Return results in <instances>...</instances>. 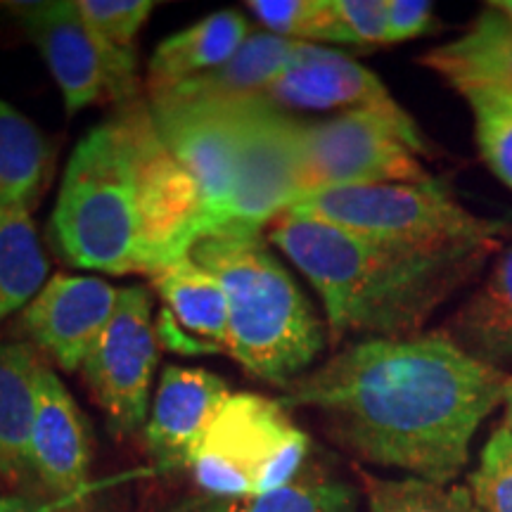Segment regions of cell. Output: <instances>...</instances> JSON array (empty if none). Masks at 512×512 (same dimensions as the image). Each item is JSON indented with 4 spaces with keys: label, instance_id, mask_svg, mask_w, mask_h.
I'll return each mask as SVG.
<instances>
[{
    "label": "cell",
    "instance_id": "obj_1",
    "mask_svg": "<svg viewBox=\"0 0 512 512\" xmlns=\"http://www.w3.org/2000/svg\"><path fill=\"white\" fill-rule=\"evenodd\" d=\"M505 380L446 332H432L349 344L278 401L316 413L325 434L363 463L453 484L479 425L503 403Z\"/></svg>",
    "mask_w": 512,
    "mask_h": 512
},
{
    "label": "cell",
    "instance_id": "obj_2",
    "mask_svg": "<svg viewBox=\"0 0 512 512\" xmlns=\"http://www.w3.org/2000/svg\"><path fill=\"white\" fill-rule=\"evenodd\" d=\"M268 240L316 287L332 344L347 335L418 337L434 311L470 285L501 249V242H477L413 252L294 214L278 216Z\"/></svg>",
    "mask_w": 512,
    "mask_h": 512
},
{
    "label": "cell",
    "instance_id": "obj_3",
    "mask_svg": "<svg viewBox=\"0 0 512 512\" xmlns=\"http://www.w3.org/2000/svg\"><path fill=\"white\" fill-rule=\"evenodd\" d=\"M228 297L223 354L249 375L290 387L325 347V325L290 271L259 235H207L190 249Z\"/></svg>",
    "mask_w": 512,
    "mask_h": 512
},
{
    "label": "cell",
    "instance_id": "obj_4",
    "mask_svg": "<svg viewBox=\"0 0 512 512\" xmlns=\"http://www.w3.org/2000/svg\"><path fill=\"white\" fill-rule=\"evenodd\" d=\"M53 240L76 268L147 273L136 147L121 110L91 128L69 157L53 211Z\"/></svg>",
    "mask_w": 512,
    "mask_h": 512
},
{
    "label": "cell",
    "instance_id": "obj_5",
    "mask_svg": "<svg viewBox=\"0 0 512 512\" xmlns=\"http://www.w3.org/2000/svg\"><path fill=\"white\" fill-rule=\"evenodd\" d=\"M285 214L306 216L384 247L441 252L477 242H503L505 221L482 219L460 204L446 183L349 185L299 197Z\"/></svg>",
    "mask_w": 512,
    "mask_h": 512
},
{
    "label": "cell",
    "instance_id": "obj_6",
    "mask_svg": "<svg viewBox=\"0 0 512 512\" xmlns=\"http://www.w3.org/2000/svg\"><path fill=\"white\" fill-rule=\"evenodd\" d=\"M309 451V434L278 399L233 392L204 432L190 472L202 494L266 496L302 475Z\"/></svg>",
    "mask_w": 512,
    "mask_h": 512
},
{
    "label": "cell",
    "instance_id": "obj_7",
    "mask_svg": "<svg viewBox=\"0 0 512 512\" xmlns=\"http://www.w3.org/2000/svg\"><path fill=\"white\" fill-rule=\"evenodd\" d=\"M430 145L406 110H349L304 126L302 195L377 183H425Z\"/></svg>",
    "mask_w": 512,
    "mask_h": 512
},
{
    "label": "cell",
    "instance_id": "obj_8",
    "mask_svg": "<svg viewBox=\"0 0 512 512\" xmlns=\"http://www.w3.org/2000/svg\"><path fill=\"white\" fill-rule=\"evenodd\" d=\"M10 12L53 74L69 117L98 102L138 98L136 50L114 48L95 34L76 0L12 3Z\"/></svg>",
    "mask_w": 512,
    "mask_h": 512
},
{
    "label": "cell",
    "instance_id": "obj_9",
    "mask_svg": "<svg viewBox=\"0 0 512 512\" xmlns=\"http://www.w3.org/2000/svg\"><path fill=\"white\" fill-rule=\"evenodd\" d=\"M304 126L261 95L240 100L238 176L228 221L216 235H259L299 200Z\"/></svg>",
    "mask_w": 512,
    "mask_h": 512
},
{
    "label": "cell",
    "instance_id": "obj_10",
    "mask_svg": "<svg viewBox=\"0 0 512 512\" xmlns=\"http://www.w3.org/2000/svg\"><path fill=\"white\" fill-rule=\"evenodd\" d=\"M155 302L143 285L119 290L112 318L88 351L81 373L107 425L131 437L147 425L150 389L159 358Z\"/></svg>",
    "mask_w": 512,
    "mask_h": 512
},
{
    "label": "cell",
    "instance_id": "obj_11",
    "mask_svg": "<svg viewBox=\"0 0 512 512\" xmlns=\"http://www.w3.org/2000/svg\"><path fill=\"white\" fill-rule=\"evenodd\" d=\"M136 147L140 233L147 275L183 259L204 238V207L197 185L159 138L150 105L136 98L119 105Z\"/></svg>",
    "mask_w": 512,
    "mask_h": 512
},
{
    "label": "cell",
    "instance_id": "obj_12",
    "mask_svg": "<svg viewBox=\"0 0 512 512\" xmlns=\"http://www.w3.org/2000/svg\"><path fill=\"white\" fill-rule=\"evenodd\" d=\"M240 100H150L159 138L202 195L204 238L221 233L233 202Z\"/></svg>",
    "mask_w": 512,
    "mask_h": 512
},
{
    "label": "cell",
    "instance_id": "obj_13",
    "mask_svg": "<svg viewBox=\"0 0 512 512\" xmlns=\"http://www.w3.org/2000/svg\"><path fill=\"white\" fill-rule=\"evenodd\" d=\"M119 290L95 275H53L22 309L19 328L64 373H76L117 306Z\"/></svg>",
    "mask_w": 512,
    "mask_h": 512
},
{
    "label": "cell",
    "instance_id": "obj_14",
    "mask_svg": "<svg viewBox=\"0 0 512 512\" xmlns=\"http://www.w3.org/2000/svg\"><path fill=\"white\" fill-rule=\"evenodd\" d=\"M29 451L38 494L50 498L88 494L93 465L91 425L74 396L48 366L38 373Z\"/></svg>",
    "mask_w": 512,
    "mask_h": 512
},
{
    "label": "cell",
    "instance_id": "obj_15",
    "mask_svg": "<svg viewBox=\"0 0 512 512\" xmlns=\"http://www.w3.org/2000/svg\"><path fill=\"white\" fill-rule=\"evenodd\" d=\"M230 392L223 377L202 368L166 366L145 425L147 453L159 472L190 470L192 456Z\"/></svg>",
    "mask_w": 512,
    "mask_h": 512
},
{
    "label": "cell",
    "instance_id": "obj_16",
    "mask_svg": "<svg viewBox=\"0 0 512 512\" xmlns=\"http://www.w3.org/2000/svg\"><path fill=\"white\" fill-rule=\"evenodd\" d=\"M261 98L280 110H401L380 76L339 50L313 43L299 46L290 67Z\"/></svg>",
    "mask_w": 512,
    "mask_h": 512
},
{
    "label": "cell",
    "instance_id": "obj_17",
    "mask_svg": "<svg viewBox=\"0 0 512 512\" xmlns=\"http://www.w3.org/2000/svg\"><path fill=\"white\" fill-rule=\"evenodd\" d=\"M420 62L463 95H512V24L486 5L463 36L425 53Z\"/></svg>",
    "mask_w": 512,
    "mask_h": 512
},
{
    "label": "cell",
    "instance_id": "obj_18",
    "mask_svg": "<svg viewBox=\"0 0 512 512\" xmlns=\"http://www.w3.org/2000/svg\"><path fill=\"white\" fill-rule=\"evenodd\" d=\"M249 38L242 12L219 10L192 27L164 38L147 62V93L162 95L185 81L214 72L238 53Z\"/></svg>",
    "mask_w": 512,
    "mask_h": 512
},
{
    "label": "cell",
    "instance_id": "obj_19",
    "mask_svg": "<svg viewBox=\"0 0 512 512\" xmlns=\"http://www.w3.org/2000/svg\"><path fill=\"white\" fill-rule=\"evenodd\" d=\"M41 368L27 344L0 342V479L24 494H38L29 439Z\"/></svg>",
    "mask_w": 512,
    "mask_h": 512
},
{
    "label": "cell",
    "instance_id": "obj_20",
    "mask_svg": "<svg viewBox=\"0 0 512 512\" xmlns=\"http://www.w3.org/2000/svg\"><path fill=\"white\" fill-rule=\"evenodd\" d=\"M448 337L486 366H512V247L448 323Z\"/></svg>",
    "mask_w": 512,
    "mask_h": 512
},
{
    "label": "cell",
    "instance_id": "obj_21",
    "mask_svg": "<svg viewBox=\"0 0 512 512\" xmlns=\"http://www.w3.org/2000/svg\"><path fill=\"white\" fill-rule=\"evenodd\" d=\"M302 43L268 31L249 34L238 53L214 72L185 81L150 100H238L264 95L290 67Z\"/></svg>",
    "mask_w": 512,
    "mask_h": 512
},
{
    "label": "cell",
    "instance_id": "obj_22",
    "mask_svg": "<svg viewBox=\"0 0 512 512\" xmlns=\"http://www.w3.org/2000/svg\"><path fill=\"white\" fill-rule=\"evenodd\" d=\"M159 512H358V491L344 479L306 465L302 475L266 496L192 494Z\"/></svg>",
    "mask_w": 512,
    "mask_h": 512
},
{
    "label": "cell",
    "instance_id": "obj_23",
    "mask_svg": "<svg viewBox=\"0 0 512 512\" xmlns=\"http://www.w3.org/2000/svg\"><path fill=\"white\" fill-rule=\"evenodd\" d=\"M152 287L164 299L166 311L176 318L190 337L223 349L228 332V297L214 273L197 264L192 256L171 261L150 275Z\"/></svg>",
    "mask_w": 512,
    "mask_h": 512
},
{
    "label": "cell",
    "instance_id": "obj_24",
    "mask_svg": "<svg viewBox=\"0 0 512 512\" xmlns=\"http://www.w3.org/2000/svg\"><path fill=\"white\" fill-rule=\"evenodd\" d=\"M53 152L34 121L0 100V207L34 211L48 185Z\"/></svg>",
    "mask_w": 512,
    "mask_h": 512
},
{
    "label": "cell",
    "instance_id": "obj_25",
    "mask_svg": "<svg viewBox=\"0 0 512 512\" xmlns=\"http://www.w3.org/2000/svg\"><path fill=\"white\" fill-rule=\"evenodd\" d=\"M48 259L31 211L0 207V323L48 283Z\"/></svg>",
    "mask_w": 512,
    "mask_h": 512
},
{
    "label": "cell",
    "instance_id": "obj_26",
    "mask_svg": "<svg viewBox=\"0 0 512 512\" xmlns=\"http://www.w3.org/2000/svg\"><path fill=\"white\" fill-rule=\"evenodd\" d=\"M363 477L368 512H479L470 486L430 479Z\"/></svg>",
    "mask_w": 512,
    "mask_h": 512
},
{
    "label": "cell",
    "instance_id": "obj_27",
    "mask_svg": "<svg viewBox=\"0 0 512 512\" xmlns=\"http://www.w3.org/2000/svg\"><path fill=\"white\" fill-rule=\"evenodd\" d=\"M247 8L268 34L299 43H335L337 27L330 0H249Z\"/></svg>",
    "mask_w": 512,
    "mask_h": 512
},
{
    "label": "cell",
    "instance_id": "obj_28",
    "mask_svg": "<svg viewBox=\"0 0 512 512\" xmlns=\"http://www.w3.org/2000/svg\"><path fill=\"white\" fill-rule=\"evenodd\" d=\"M486 166L512 190V110L494 93H467Z\"/></svg>",
    "mask_w": 512,
    "mask_h": 512
},
{
    "label": "cell",
    "instance_id": "obj_29",
    "mask_svg": "<svg viewBox=\"0 0 512 512\" xmlns=\"http://www.w3.org/2000/svg\"><path fill=\"white\" fill-rule=\"evenodd\" d=\"M81 17L100 38L114 48L136 50V36L150 17V0H76Z\"/></svg>",
    "mask_w": 512,
    "mask_h": 512
},
{
    "label": "cell",
    "instance_id": "obj_30",
    "mask_svg": "<svg viewBox=\"0 0 512 512\" xmlns=\"http://www.w3.org/2000/svg\"><path fill=\"white\" fill-rule=\"evenodd\" d=\"M337 46H387V0H330Z\"/></svg>",
    "mask_w": 512,
    "mask_h": 512
},
{
    "label": "cell",
    "instance_id": "obj_31",
    "mask_svg": "<svg viewBox=\"0 0 512 512\" xmlns=\"http://www.w3.org/2000/svg\"><path fill=\"white\" fill-rule=\"evenodd\" d=\"M467 484L479 512H512V456L496 437L486 441L479 467Z\"/></svg>",
    "mask_w": 512,
    "mask_h": 512
},
{
    "label": "cell",
    "instance_id": "obj_32",
    "mask_svg": "<svg viewBox=\"0 0 512 512\" xmlns=\"http://www.w3.org/2000/svg\"><path fill=\"white\" fill-rule=\"evenodd\" d=\"M434 5L427 0H387V46L432 34Z\"/></svg>",
    "mask_w": 512,
    "mask_h": 512
},
{
    "label": "cell",
    "instance_id": "obj_33",
    "mask_svg": "<svg viewBox=\"0 0 512 512\" xmlns=\"http://www.w3.org/2000/svg\"><path fill=\"white\" fill-rule=\"evenodd\" d=\"M0 512H102L91 498H50L43 494H24V491H12V494L0 496Z\"/></svg>",
    "mask_w": 512,
    "mask_h": 512
},
{
    "label": "cell",
    "instance_id": "obj_34",
    "mask_svg": "<svg viewBox=\"0 0 512 512\" xmlns=\"http://www.w3.org/2000/svg\"><path fill=\"white\" fill-rule=\"evenodd\" d=\"M503 406H505V415H503L501 430H503L505 434H510V437H512V375H508V380H505V387H503Z\"/></svg>",
    "mask_w": 512,
    "mask_h": 512
},
{
    "label": "cell",
    "instance_id": "obj_35",
    "mask_svg": "<svg viewBox=\"0 0 512 512\" xmlns=\"http://www.w3.org/2000/svg\"><path fill=\"white\" fill-rule=\"evenodd\" d=\"M486 5H489V8H494L498 15H503L512 24V0H491V3H486Z\"/></svg>",
    "mask_w": 512,
    "mask_h": 512
},
{
    "label": "cell",
    "instance_id": "obj_36",
    "mask_svg": "<svg viewBox=\"0 0 512 512\" xmlns=\"http://www.w3.org/2000/svg\"><path fill=\"white\" fill-rule=\"evenodd\" d=\"M494 437L498 439V444L505 448V453H508V456H512V437H510V434H505L501 427H498V430L494 432Z\"/></svg>",
    "mask_w": 512,
    "mask_h": 512
},
{
    "label": "cell",
    "instance_id": "obj_37",
    "mask_svg": "<svg viewBox=\"0 0 512 512\" xmlns=\"http://www.w3.org/2000/svg\"><path fill=\"white\" fill-rule=\"evenodd\" d=\"M496 95V98L498 100H501L503 102V105H508L510 107V110H512V95H501V93H494Z\"/></svg>",
    "mask_w": 512,
    "mask_h": 512
}]
</instances>
